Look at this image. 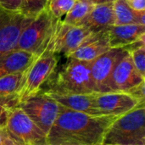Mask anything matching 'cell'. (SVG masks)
<instances>
[{"instance_id":"obj_13","label":"cell","mask_w":145,"mask_h":145,"mask_svg":"<svg viewBox=\"0 0 145 145\" xmlns=\"http://www.w3.org/2000/svg\"><path fill=\"white\" fill-rule=\"evenodd\" d=\"M107 30L110 48H123L129 51L144 45L145 25L138 24L112 25Z\"/></svg>"},{"instance_id":"obj_24","label":"cell","mask_w":145,"mask_h":145,"mask_svg":"<svg viewBox=\"0 0 145 145\" xmlns=\"http://www.w3.org/2000/svg\"><path fill=\"white\" fill-rule=\"evenodd\" d=\"M48 2V0H23L21 13L29 16H36L47 7Z\"/></svg>"},{"instance_id":"obj_9","label":"cell","mask_w":145,"mask_h":145,"mask_svg":"<svg viewBox=\"0 0 145 145\" xmlns=\"http://www.w3.org/2000/svg\"><path fill=\"white\" fill-rule=\"evenodd\" d=\"M93 33L85 27L68 25L59 20L46 53L63 54L67 56Z\"/></svg>"},{"instance_id":"obj_5","label":"cell","mask_w":145,"mask_h":145,"mask_svg":"<svg viewBox=\"0 0 145 145\" xmlns=\"http://www.w3.org/2000/svg\"><path fill=\"white\" fill-rule=\"evenodd\" d=\"M57 64L58 58L52 53H44L34 59L24 71L21 84L16 93L19 103L41 91L42 86L54 73Z\"/></svg>"},{"instance_id":"obj_20","label":"cell","mask_w":145,"mask_h":145,"mask_svg":"<svg viewBox=\"0 0 145 145\" xmlns=\"http://www.w3.org/2000/svg\"><path fill=\"white\" fill-rule=\"evenodd\" d=\"M24 71L8 75L0 78V98L16 94L21 84Z\"/></svg>"},{"instance_id":"obj_26","label":"cell","mask_w":145,"mask_h":145,"mask_svg":"<svg viewBox=\"0 0 145 145\" xmlns=\"http://www.w3.org/2000/svg\"><path fill=\"white\" fill-rule=\"evenodd\" d=\"M145 81L142 82L138 85L133 87L130 90H128L127 93H129L131 96L138 99L140 103H145Z\"/></svg>"},{"instance_id":"obj_3","label":"cell","mask_w":145,"mask_h":145,"mask_svg":"<svg viewBox=\"0 0 145 145\" xmlns=\"http://www.w3.org/2000/svg\"><path fill=\"white\" fill-rule=\"evenodd\" d=\"M59 20L46 7L22 31L15 49L39 56L47 52Z\"/></svg>"},{"instance_id":"obj_16","label":"cell","mask_w":145,"mask_h":145,"mask_svg":"<svg viewBox=\"0 0 145 145\" xmlns=\"http://www.w3.org/2000/svg\"><path fill=\"white\" fill-rule=\"evenodd\" d=\"M115 25L113 3L94 5L88 15L78 25L92 32L105 30Z\"/></svg>"},{"instance_id":"obj_14","label":"cell","mask_w":145,"mask_h":145,"mask_svg":"<svg viewBox=\"0 0 145 145\" xmlns=\"http://www.w3.org/2000/svg\"><path fill=\"white\" fill-rule=\"evenodd\" d=\"M107 29L90 35L75 51L66 57L82 61L92 62L96 58L110 50V47Z\"/></svg>"},{"instance_id":"obj_4","label":"cell","mask_w":145,"mask_h":145,"mask_svg":"<svg viewBox=\"0 0 145 145\" xmlns=\"http://www.w3.org/2000/svg\"><path fill=\"white\" fill-rule=\"evenodd\" d=\"M67 61L51 81L47 91L58 93H92L96 92L90 62L67 58Z\"/></svg>"},{"instance_id":"obj_15","label":"cell","mask_w":145,"mask_h":145,"mask_svg":"<svg viewBox=\"0 0 145 145\" xmlns=\"http://www.w3.org/2000/svg\"><path fill=\"white\" fill-rule=\"evenodd\" d=\"M46 94L54 99L59 105L74 111L89 116H100V111L96 106L93 93H58L45 91Z\"/></svg>"},{"instance_id":"obj_22","label":"cell","mask_w":145,"mask_h":145,"mask_svg":"<svg viewBox=\"0 0 145 145\" xmlns=\"http://www.w3.org/2000/svg\"><path fill=\"white\" fill-rule=\"evenodd\" d=\"M19 100L16 94L0 98V128L5 127L8 116L13 108L17 106Z\"/></svg>"},{"instance_id":"obj_10","label":"cell","mask_w":145,"mask_h":145,"mask_svg":"<svg viewBox=\"0 0 145 145\" xmlns=\"http://www.w3.org/2000/svg\"><path fill=\"white\" fill-rule=\"evenodd\" d=\"M127 54V51L123 48H110L90 62L91 75L96 92H109V82L113 69Z\"/></svg>"},{"instance_id":"obj_19","label":"cell","mask_w":145,"mask_h":145,"mask_svg":"<svg viewBox=\"0 0 145 145\" xmlns=\"http://www.w3.org/2000/svg\"><path fill=\"white\" fill-rule=\"evenodd\" d=\"M94 5L90 4L88 3L76 0L73 7L71 10L65 14V16L62 19V22L71 25H78L92 11Z\"/></svg>"},{"instance_id":"obj_28","label":"cell","mask_w":145,"mask_h":145,"mask_svg":"<svg viewBox=\"0 0 145 145\" xmlns=\"http://www.w3.org/2000/svg\"><path fill=\"white\" fill-rule=\"evenodd\" d=\"M126 2L135 11H145V0H126Z\"/></svg>"},{"instance_id":"obj_18","label":"cell","mask_w":145,"mask_h":145,"mask_svg":"<svg viewBox=\"0 0 145 145\" xmlns=\"http://www.w3.org/2000/svg\"><path fill=\"white\" fill-rule=\"evenodd\" d=\"M115 15L114 25L138 24L145 25V11L138 12L133 10L126 0H115L113 3Z\"/></svg>"},{"instance_id":"obj_21","label":"cell","mask_w":145,"mask_h":145,"mask_svg":"<svg viewBox=\"0 0 145 145\" xmlns=\"http://www.w3.org/2000/svg\"><path fill=\"white\" fill-rule=\"evenodd\" d=\"M76 2V0H48L47 8L54 18L62 20Z\"/></svg>"},{"instance_id":"obj_6","label":"cell","mask_w":145,"mask_h":145,"mask_svg":"<svg viewBox=\"0 0 145 145\" xmlns=\"http://www.w3.org/2000/svg\"><path fill=\"white\" fill-rule=\"evenodd\" d=\"M18 106L46 135L57 118L59 110V105L42 91L20 102Z\"/></svg>"},{"instance_id":"obj_27","label":"cell","mask_w":145,"mask_h":145,"mask_svg":"<svg viewBox=\"0 0 145 145\" xmlns=\"http://www.w3.org/2000/svg\"><path fill=\"white\" fill-rule=\"evenodd\" d=\"M0 145H18L13 140L6 127L0 128Z\"/></svg>"},{"instance_id":"obj_29","label":"cell","mask_w":145,"mask_h":145,"mask_svg":"<svg viewBox=\"0 0 145 145\" xmlns=\"http://www.w3.org/2000/svg\"><path fill=\"white\" fill-rule=\"evenodd\" d=\"M86 3H88L93 5H98V4H103V3H114L115 0H81Z\"/></svg>"},{"instance_id":"obj_12","label":"cell","mask_w":145,"mask_h":145,"mask_svg":"<svg viewBox=\"0 0 145 145\" xmlns=\"http://www.w3.org/2000/svg\"><path fill=\"white\" fill-rule=\"evenodd\" d=\"M145 81V77L135 68L127 54L115 65L109 82V92H127Z\"/></svg>"},{"instance_id":"obj_17","label":"cell","mask_w":145,"mask_h":145,"mask_svg":"<svg viewBox=\"0 0 145 145\" xmlns=\"http://www.w3.org/2000/svg\"><path fill=\"white\" fill-rule=\"evenodd\" d=\"M37 56L25 51L14 49L0 56V78L25 71Z\"/></svg>"},{"instance_id":"obj_8","label":"cell","mask_w":145,"mask_h":145,"mask_svg":"<svg viewBox=\"0 0 145 145\" xmlns=\"http://www.w3.org/2000/svg\"><path fill=\"white\" fill-rule=\"evenodd\" d=\"M34 17L0 7V56L15 49L22 31Z\"/></svg>"},{"instance_id":"obj_11","label":"cell","mask_w":145,"mask_h":145,"mask_svg":"<svg viewBox=\"0 0 145 145\" xmlns=\"http://www.w3.org/2000/svg\"><path fill=\"white\" fill-rule=\"evenodd\" d=\"M93 96L102 116L118 117L142 104L126 92H94Z\"/></svg>"},{"instance_id":"obj_23","label":"cell","mask_w":145,"mask_h":145,"mask_svg":"<svg viewBox=\"0 0 145 145\" xmlns=\"http://www.w3.org/2000/svg\"><path fill=\"white\" fill-rule=\"evenodd\" d=\"M127 52L137 71L145 77V45L133 48Z\"/></svg>"},{"instance_id":"obj_1","label":"cell","mask_w":145,"mask_h":145,"mask_svg":"<svg viewBox=\"0 0 145 145\" xmlns=\"http://www.w3.org/2000/svg\"><path fill=\"white\" fill-rule=\"evenodd\" d=\"M116 118L89 116L59 105L58 116L47 134V144L102 145L106 130Z\"/></svg>"},{"instance_id":"obj_7","label":"cell","mask_w":145,"mask_h":145,"mask_svg":"<svg viewBox=\"0 0 145 145\" xmlns=\"http://www.w3.org/2000/svg\"><path fill=\"white\" fill-rule=\"evenodd\" d=\"M5 127L18 145H48L47 135L18 105L10 111Z\"/></svg>"},{"instance_id":"obj_2","label":"cell","mask_w":145,"mask_h":145,"mask_svg":"<svg viewBox=\"0 0 145 145\" xmlns=\"http://www.w3.org/2000/svg\"><path fill=\"white\" fill-rule=\"evenodd\" d=\"M102 145H145V103L116 117L106 130Z\"/></svg>"},{"instance_id":"obj_25","label":"cell","mask_w":145,"mask_h":145,"mask_svg":"<svg viewBox=\"0 0 145 145\" xmlns=\"http://www.w3.org/2000/svg\"><path fill=\"white\" fill-rule=\"evenodd\" d=\"M23 0H0V7L6 10L21 12Z\"/></svg>"}]
</instances>
